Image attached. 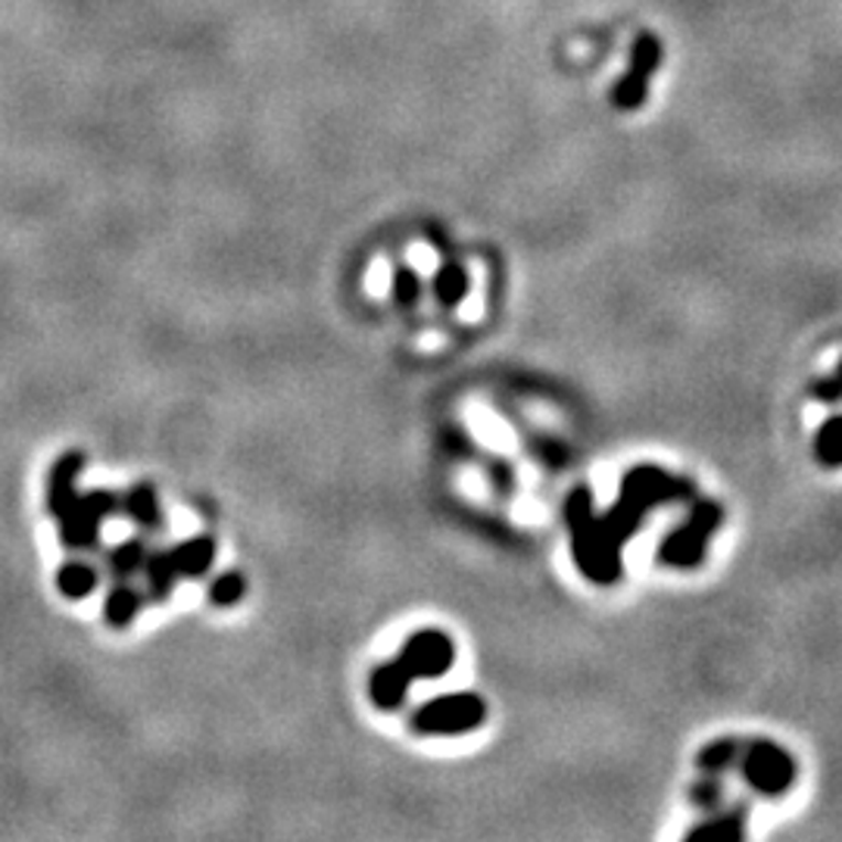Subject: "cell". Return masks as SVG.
<instances>
[{
	"instance_id": "cell-1",
	"label": "cell",
	"mask_w": 842,
	"mask_h": 842,
	"mask_svg": "<svg viewBox=\"0 0 842 842\" xmlns=\"http://www.w3.org/2000/svg\"><path fill=\"white\" fill-rule=\"evenodd\" d=\"M693 496V484L668 475L656 465L630 468L622 484L618 503L603 515H593L590 487H574L565 499V521L571 531L574 562L593 584H612L622 574V550L630 533L640 528L643 515L665 503Z\"/></svg>"
},
{
	"instance_id": "cell-2",
	"label": "cell",
	"mask_w": 842,
	"mask_h": 842,
	"mask_svg": "<svg viewBox=\"0 0 842 842\" xmlns=\"http://www.w3.org/2000/svg\"><path fill=\"white\" fill-rule=\"evenodd\" d=\"M456 659V649H453V640L440 630H419L406 640L403 652L393 661L381 665L375 674H371V702L378 709H400V702L406 699V690L412 680H428V678H443L450 671V665Z\"/></svg>"
},
{
	"instance_id": "cell-3",
	"label": "cell",
	"mask_w": 842,
	"mask_h": 842,
	"mask_svg": "<svg viewBox=\"0 0 842 842\" xmlns=\"http://www.w3.org/2000/svg\"><path fill=\"white\" fill-rule=\"evenodd\" d=\"M487 705L475 693H450V697L424 702L419 712L412 714V727L428 736H453V733H468L484 724Z\"/></svg>"
},
{
	"instance_id": "cell-4",
	"label": "cell",
	"mask_w": 842,
	"mask_h": 842,
	"mask_svg": "<svg viewBox=\"0 0 842 842\" xmlns=\"http://www.w3.org/2000/svg\"><path fill=\"white\" fill-rule=\"evenodd\" d=\"M721 506L717 503H697L690 518L680 525L678 531L668 533L665 543L659 547V562L671 568H697L705 555V543L709 537L717 531L721 525Z\"/></svg>"
},
{
	"instance_id": "cell-5",
	"label": "cell",
	"mask_w": 842,
	"mask_h": 842,
	"mask_svg": "<svg viewBox=\"0 0 842 842\" xmlns=\"http://www.w3.org/2000/svg\"><path fill=\"white\" fill-rule=\"evenodd\" d=\"M740 770L755 792L762 796H784L796 780V762L770 740H755L746 749H740Z\"/></svg>"
},
{
	"instance_id": "cell-6",
	"label": "cell",
	"mask_w": 842,
	"mask_h": 842,
	"mask_svg": "<svg viewBox=\"0 0 842 842\" xmlns=\"http://www.w3.org/2000/svg\"><path fill=\"white\" fill-rule=\"evenodd\" d=\"M119 499L110 490H91L88 496H75L69 503V509L60 515V528H63V540L73 550H88L97 543L100 533V521L110 512H116Z\"/></svg>"
},
{
	"instance_id": "cell-7",
	"label": "cell",
	"mask_w": 842,
	"mask_h": 842,
	"mask_svg": "<svg viewBox=\"0 0 842 842\" xmlns=\"http://www.w3.org/2000/svg\"><path fill=\"white\" fill-rule=\"evenodd\" d=\"M169 555V562L175 568V574L182 577H201L206 568L213 565V559H216V540L213 537H194V540H187L182 547H175L172 552H165Z\"/></svg>"
},
{
	"instance_id": "cell-8",
	"label": "cell",
	"mask_w": 842,
	"mask_h": 842,
	"mask_svg": "<svg viewBox=\"0 0 842 842\" xmlns=\"http://www.w3.org/2000/svg\"><path fill=\"white\" fill-rule=\"evenodd\" d=\"M82 472V456H63L54 465V472H51V484H47V506H51V512L60 518V515L69 509V503L75 499V477Z\"/></svg>"
},
{
	"instance_id": "cell-9",
	"label": "cell",
	"mask_w": 842,
	"mask_h": 842,
	"mask_svg": "<svg viewBox=\"0 0 842 842\" xmlns=\"http://www.w3.org/2000/svg\"><path fill=\"white\" fill-rule=\"evenodd\" d=\"M743 833H746V818H743V808H736V811H727V814H717L712 821H705V824L693 827L687 836L690 840H743Z\"/></svg>"
},
{
	"instance_id": "cell-10",
	"label": "cell",
	"mask_w": 842,
	"mask_h": 842,
	"mask_svg": "<svg viewBox=\"0 0 842 842\" xmlns=\"http://www.w3.org/2000/svg\"><path fill=\"white\" fill-rule=\"evenodd\" d=\"M126 509L129 515L138 521V525H144L150 531H156L163 521H160V506H156V494H153V487L150 484H134L126 496Z\"/></svg>"
},
{
	"instance_id": "cell-11",
	"label": "cell",
	"mask_w": 842,
	"mask_h": 842,
	"mask_svg": "<svg viewBox=\"0 0 842 842\" xmlns=\"http://www.w3.org/2000/svg\"><path fill=\"white\" fill-rule=\"evenodd\" d=\"M740 743L736 740H717V743H709L705 749L699 752V768L702 774H709V777H717V774H724V770H731L736 765V758H740Z\"/></svg>"
},
{
	"instance_id": "cell-12",
	"label": "cell",
	"mask_w": 842,
	"mask_h": 842,
	"mask_svg": "<svg viewBox=\"0 0 842 842\" xmlns=\"http://www.w3.org/2000/svg\"><path fill=\"white\" fill-rule=\"evenodd\" d=\"M56 584L63 590V596H69V600H85L94 586H97V574H94V568L85 565V562H69V565L60 568Z\"/></svg>"
},
{
	"instance_id": "cell-13",
	"label": "cell",
	"mask_w": 842,
	"mask_h": 842,
	"mask_svg": "<svg viewBox=\"0 0 842 842\" xmlns=\"http://www.w3.org/2000/svg\"><path fill=\"white\" fill-rule=\"evenodd\" d=\"M814 453L818 458L830 465V468H840L842 465V415H833L827 419L821 428H818V438H814Z\"/></svg>"
},
{
	"instance_id": "cell-14",
	"label": "cell",
	"mask_w": 842,
	"mask_h": 842,
	"mask_svg": "<svg viewBox=\"0 0 842 842\" xmlns=\"http://www.w3.org/2000/svg\"><path fill=\"white\" fill-rule=\"evenodd\" d=\"M138 608H141V596L131 586H116L107 596V622L112 627H126L138 618Z\"/></svg>"
},
{
	"instance_id": "cell-15",
	"label": "cell",
	"mask_w": 842,
	"mask_h": 842,
	"mask_svg": "<svg viewBox=\"0 0 842 842\" xmlns=\"http://www.w3.org/2000/svg\"><path fill=\"white\" fill-rule=\"evenodd\" d=\"M465 291H468V276H465V269H458V266H443L434 278V293H438V300L443 306H456L465 300Z\"/></svg>"
},
{
	"instance_id": "cell-16",
	"label": "cell",
	"mask_w": 842,
	"mask_h": 842,
	"mask_svg": "<svg viewBox=\"0 0 842 842\" xmlns=\"http://www.w3.org/2000/svg\"><path fill=\"white\" fill-rule=\"evenodd\" d=\"M144 568H147V577H150V590H153V596L156 600H165L169 596V590H172V584H175V568H172V562H169V555L165 552H160V555H150V559H144Z\"/></svg>"
},
{
	"instance_id": "cell-17",
	"label": "cell",
	"mask_w": 842,
	"mask_h": 842,
	"mask_svg": "<svg viewBox=\"0 0 842 842\" xmlns=\"http://www.w3.org/2000/svg\"><path fill=\"white\" fill-rule=\"evenodd\" d=\"M144 559H147L144 543H141V540H126L122 547H116V550L110 552V568L116 571V574L129 577V574H134L138 568H144Z\"/></svg>"
},
{
	"instance_id": "cell-18",
	"label": "cell",
	"mask_w": 842,
	"mask_h": 842,
	"mask_svg": "<svg viewBox=\"0 0 842 842\" xmlns=\"http://www.w3.org/2000/svg\"><path fill=\"white\" fill-rule=\"evenodd\" d=\"M244 596V577L240 574H222L216 584L209 586V600L216 605H235Z\"/></svg>"
},
{
	"instance_id": "cell-19",
	"label": "cell",
	"mask_w": 842,
	"mask_h": 842,
	"mask_svg": "<svg viewBox=\"0 0 842 842\" xmlns=\"http://www.w3.org/2000/svg\"><path fill=\"white\" fill-rule=\"evenodd\" d=\"M393 291H397V300L403 303V306H415L419 303V278L412 276L409 269H400L397 276H393Z\"/></svg>"
},
{
	"instance_id": "cell-20",
	"label": "cell",
	"mask_w": 842,
	"mask_h": 842,
	"mask_svg": "<svg viewBox=\"0 0 842 842\" xmlns=\"http://www.w3.org/2000/svg\"><path fill=\"white\" fill-rule=\"evenodd\" d=\"M690 802H693V806H699V808H705V811H712V808L721 802V784H717L714 777H709V774H705V780H702V784H697V787H693V792H690Z\"/></svg>"
},
{
	"instance_id": "cell-21",
	"label": "cell",
	"mask_w": 842,
	"mask_h": 842,
	"mask_svg": "<svg viewBox=\"0 0 842 842\" xmlns=\"http://www.w3.org/2000/svg\"><path fill=\"white\" fill-rule=\"evenodd\" d=\"M811 393H814V400H821V403H836V400H842V363L833 378L811 385Z\"/></svg>"
}]
</instances>
